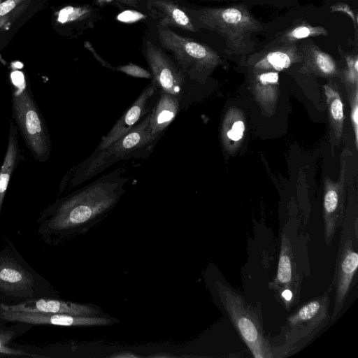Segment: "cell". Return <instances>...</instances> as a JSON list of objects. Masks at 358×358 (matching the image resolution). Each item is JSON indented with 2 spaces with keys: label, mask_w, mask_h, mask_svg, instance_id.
<instances>
[{
  "label": "cell",
  "mask_w": 358,
  "mask_h": 358,
  "mask_svg": "<svg viewBox=\"0 0 358 358\" xmlns=\"http://www.w3.org/2000/svg\"><path fill=\"white\" fill-rule=\"evenodd\" d=\"M332 282L334 303L331 319L335 320L354 285L358 266V219L345 211Z\"/></svg>",
  "instance_id": "7"
},
{
  "label": "cell",
  "mask_w": 358,
  "mask_h": 358,
  "mask_svg": "<svg viewBox=\"0 0 358 358\" xmlns=\"http://www.w3.org/2000/svg\"><path fill=\"white\" fill-rule=\"evenodd\" d=\"M19 148L15 128L10 127L6 153L0 169V214L8 185L17 161Z\"/></svg>",
  "instance_id": "20"
},
{
  "label": "cell",
  "mask_w": 358,
  "mask_h": 358,
  "mask_svg": "<svg viewBox=\"0 0 358 358\" xmlns=\"http://www.w3.org/2000/svg\"><path fill=\"white\" fill-rule=\"evenodd\" d=\"M0 319L30 324L62 327H101L119 322L117 318L106 314L96 316H85L62 313L16 312L3 310L1 308Z\"/></svg>",
  "instance_id": "10"
},
{
  "label": "cell",
  "mask_w": 358,
  "mask_h": 358,
  "mask_svg": "<svg viewBox=\"0 0 358 358\" xmlns=\"http://www.w3.org/2000/svg\"><path fill=\"white\" fill-rule=\"evenodd\" d=\"M85 46L93 54L94 57L103 66L113 70V66L110 65L106 61H104L95 51L92 45L89 43L86 42Z\"/></svg>",
  "instance_id": "31"
},
{
  "label": "cell",
  "mask_w": 358,
  "mask_h": 358,
  "mask_svg": "<svg viewBox=\"0 0 358 358\" xmlns=\"http://www.w3.org/2000/svg\"><path fill=\"white\" fill-rule=\"evenodd\" d=\"M157 90V87L153 82L147 85L112 129L102 138L94 152L107 148L137 124L149 113V106Z\"/></svg>",
  "instance_id": "13"
},
{
  "label": "cell",
  "mask_w": 358,
  "mask_h": 358,
  "mask_svg": "<svg viewBox=\"0 0 358 358\" xmlns=\"http://www.w3.org/2000/svg\"><path fill=\"white\" fill-rule=\"evenodd\" d=\"M324 89L329 114L330 123L333 130L334 131L336 137L338 138L342 135L343 128V103L340 94L331 85H325L324 86Z\"/></svg>",
  "instance_id": "21"
},
{
  "label": "cell",
  "mask_w": 358,
  "mask_h": 358,
  "mask_svg": "<svg viewBox=\"0 0 358 358\" xmlns=\"http://www.w3.org/2000/svg\"><path fill=\"white\" fill-rule=\"evenodd\" d=\"M213 287L221 307L252 355L255 358L284 357L278 346L266 337L257 307L248 303L224 280H215Z\"/></svg>",
  "instance_id": "3"
},
{
  "label": "cell",
  "mask_w": 358,
  "mask_h": 358,
  "mask_svg": "<svg viewBox=\"0 0 358 358\" xmlns=\"http://www.w3.org/2000/svg\"><path fill=\"white\" fill-rule=\"evenodd\" d=\"M0 308L16 312L62 313L75 315L96 316L106 315L100 307L53 299H30L15 305L1 304Z\"/></svg>",
  "instance_id": "14"
},
{
  "label": "cell",
  "mask_w": 358,
  "mask_h": 358,
  "mask_svg": "<svg viewBox=\"0 0 358 358\" xmlns=\"http://www.w3.org/2000/svg\"><path fill=\"white\" fill-rule=\"evenodd\" d=\"M13 107L29 149L36 158L44 160L49 152L47 133L33 100L24 87L13 92Z\"/></svg>",
  "instance_id": "9"
},
{
  "label": "cell",
  "mask_w": 358,
  "mask_h": 358,
  "mask_svg": "<svg viewBox=\"0 0 358 358\" xmlns=\"http://www.w3.org/2000/svg\"><path fill=\"white\" fill-rule=\"evenodd\" d=\"M332 290L329 285L324 293L301 305L285 319L280 327V343L275 344L284 357L300 350L327 326L331 319Z\"/></svg>",
  "instance_id": "5"
},
{
  "label": "cell",
  "mask_w": 358,
  "mask_h": 358,
  "mask_svg": "<svg viewBox=\"0 0 358 358\" xmlns=\"http://www.w3.org/2000/svg\"><path fill=\"white\" fill-rule=\"evenodd\" d=\"M348 150L342 155V169L338 182L325 181L323 200L324 238L326 245L330 246L334 237L341 227L345 215L344 171L345 159Z\"/></svg>",
  "instance_id": "12"
},
{
  "label": "cell",
  "mask_w": 358,
  "mask_h": 358,
  "mask_svg": "<svg viewBox=\"0 0 358 358\" xmlns=\"http://www.w3.org/2000/svg\"><path fill=\"white\" fill-rule=\"evenodd\" d=\"M252 81L254 89L256 90L258 97L264 94V97L271 95L274 99V92L279 85V74L278 71L254 72Z\"/></svg>",
  "instance_id": "23"
},
{
  "label": "cell",
  "mask_w": 358,
  "mask_h": 358,
  "mask_svg": "<svg viewBox=\"0 0 358 358\" xmlns=\"http://www.w3.org/2000/svg\"><path fill=\"white\" fill-rule=\"evenodd\" d=\"M117 169L64 198L45 224L50 234L69 236L83 234L108 215L126 192L129 180Z\"/></svg>",
  "instance_id": "1"
},
{
  "label": "cell",
  "mask_w": 358,
  "mask_h": 358,
  "mask_svg": "<svg viewBox=\"0 0 358 358\" xmlns=\"http://www.w3.org/2000/svg\"><path fill=\"white\" fill-rule=\"evenodd\" d=\"M15 6L13 0H7L0 4V15H3L10 11Z\"/></svg>",
  "instance_id": "32"
},
{
  "label": "cell",
  "mask_w": 358,
  "mask_h": 358,
  "mask_svg": "<svg viewBox=\"0 0 358 358\" xmlns=\"http://www.w3.org/2000/svg\"><path fill=\"white\" fill-rule=\"evenodd\" d=\"M344 58L346 66L343 70V79L346 89L351 92L357 89L358 85V57L357 55L347 54Z\"/></svg>",
  "instance_id": "24"
},
{
  "label": "cell",
  "mask_w": 358,
  "mask_h": 358,
  "mask_svg": "<svg viewBox=\"0 0 358 358\" xmlns=\"http://www.w3.org/2000/svg\"><path fill=\"white\" fill-rule=\"evenodd\" d=\"M145 57L157 89L161 92L181 98L185 81L182 71L150 41L146 42Z\"/></svg>",
  "instance_id": "11"
},
{
  "label": "cell",
  "mask_w": 358,
  "mask_h": 358,
  "mask_svg": "<svg viewBox=\"0 0 358 358\" xmlns=\"http://www.w3.org/2000/svg\"><path fill=\"white\" fill-rule=\"evenodd\" d=\"M350 102V117L355 134V146L358 148V89L349 92Z\"/></svg>",
  "instance_id": "27"
},
{
  "label": "cell",
  "mask_w": 358,
  "mask_h": 358,
  "mask_svg": "<svg viewBox=\"0 0 358 358\" xmlns=\"http://www.w3.org/2000/svg\"><path fill=\"white\" fill-rule=\"evenodd\" d=\"M301 49L296 43H278L268 50L252 55L248 59L254 72L280 71L301 62Z\"/></svg>",
  "instance_id": "15"
},
{
  "label": "cell",
  "mask_w": 358,
  "mask_h": 358,
  "mask_svg": "<svg viewBox=\"0 0 358 358\" xmlns=\"http://www.w3.org/2000/svg\"><path fill=\"white\" fill-rule=\"evenodd\" d=\"M92 14V8L88 6H67L60 10L58 20L64 23L69 21L86 19Z\"/></svg>",
  "instance_id": "25"
},
{
  "label": "cell",
  "mask_w": 358,
  "mask_h": 358,
  "mask_svg": "<svg viewBox=\"0 0 358 358\" xmlns=\"http://www.w3.org/2000/svg\"><path fill=\"white\" fill-rule=\"evenodd\" d=\"M331 12H340L348 15L353 22L356 34L357 33V15L350 6L345 3H336L331 6Z\"/></svg>",
  "instance_id": "30"
},
{
  "label": "cell",
  "mask_w": 358,
  "mask_h": 358,
  "mask_svg": "<svg viewBox=\"0 0 358 358\" xmlns=\"http://www.w3.org/2000/svg\"><path fill=\"white\" fill-rule=\"evenodd\" d=\"M180 99L179 97L161 92L156 104L150 110L148 128L153 145L177 116Z\"/></svg>",
  "instance_id": "17"
},
{
  "label": "cell",
  "mask_w": 358,
  "mask_h": 358,
  "mask_svg": "<svg viewBox=\"0 0 358 358\" xmlns=\"http://www.w3.org/2000/svg\"><path fill=\"white\" fill-rule=\"evenodd\" d=\"M34 285V278L14 259H0V290L12 294H27Z\"/></svg>",
  "instance_id": "16"
},
{
  "label": "cell",
  "mask_w": 358,
  "mask_h": 358,
  "mask_svg": "<svg viewBox=\"0 0 358 358\" xmlns=\"http://www.w3.org/2000/svg\"><path fill=\"white\" fill-rule=\"evenodd\" d=\"M327 30L321 26H312L306 21L294 23L289 29L283 31L276 39L278 43H296L299 40L327 36Z\"/></svg>",
  "instance_id": "22"
},
{
  "label": "cell",
  "mask_w": 358,
  "mask_h": 358,
  "mask_svg": "<svg viewBox=\"0 0 358 358\" xmlns=\"http://www.w3.org/2000/svg\"><path fill=\"white\" fill-rule=\"evenodd\" d=\"M113 0H96V3L99 5H103L106 3L111 2Z\"/></svg>",
  "instance_id": "34"
},
{
  "label": "cell",
  "mask_w": 358,
  "mask_h": 358,
  "mask_svg": "<svg viewBox=\"0 0 358 358\" xmlns=\"http://www.w3.org/2000/svg\"><path fill=\"white\" fill-rule=\"evenodd\" d=\"M119 2L130 6H136L139 0H117Z\"/></svg>",
  "instance_id": "33"
},
{
  "label": "cell",
  "mask_w": 358,
  "mask_h": 358,
  "mask_svg": "<svg viewBox=\"0 0 358 358\" xmlns=\"http://www.w3.org/2000/svg\"><path fill=\"white\" fill-rule=\"evenodd\" d=\"M158 35L162 45L173 53L182 72L192 79L200 80L221 63L218 54L208 45L169 29L159 30Z\"/></svg>",
  "instance_id": "8"
},
{
  "label": "cell",
  "mask_w": 358,
  "mask_h": 358,
  "mask_svg": "<svg viewBox=\"0 0 358 358\" xmlns=\"http://www.w3.org/2000/svg\"><path fill=\"white\" fill-rule=\"evenodd\" d=\"M199 20L222 36L227 50L236 55L250 51L255 46L252 36L264 29L244 5L205 8L199 12Z\"/></svg>",
  "instance_id": "6"
},
{
  "label": "cell",
  "mask_w": 358,
  "mask_h": 358,
  "mask_svg": "<svg viewBox=\"0 0 358 358\" xmlns=\"http://www.w3.org/2000/svg\"><path fill=\"white\" fill-rule=\"evenodd\" d=\"M113 71L122 72L128 76L139 78H151L152 75L146 69L134 64L129 63L113 68Z\"/></svg>",
  "instance_id": "28"
},
{
  "label": "cell",
  "mask_w": 358,
  "mask_h": 358,
  "mask_svg": "<svg viewBox=\"0 0 358 358\" xmlns=\"http://www.w3.org/2000/svg\"><path fill=\"white\" fill-rule=\"evenodd\" d=\"M245 129L243 121L237 120L232 123L229 129L226 130V136L231 141L238 142L243 138Z\"/></svg>",
  "instance_id": "29"
},
{
  "label": "cell",
  "mask_w": 358,
  "mask_h": 358,
  "mask_svg": "<svg viewBox=\"0 0 358 358\" xmlns=\"http://www.w3.org/2000/svg\"><path fill=\"white\" fill-rule=\"evenodd\" d=\"M148 125L149 113L109 146L99 152H93L76 169L73 179V185L91 179L121 160L149 155L155 145L151 141Z\"/></svg>",
  "instance_id": "4"
},
{
  "label": "cell",
  "mask_w": 358,
  "mask_h": 358,
  "mask_svg": "<svg viewBox=\"0 0 358 358\" xmlns=\"http://www.w3.org/2000/svg\"><path fill=\"white\" fill-rule=\"evenodd\" d=\"M297 220L289 219L282 227L275 275L269 282L279 303L289 310L299 302L302 282L310 274L308 240Z\"/></svg>",
  "instance_id": "2"
},
{
  "label": "cell",
  "mask_w": 358,
  "mask_h": 358,
  "mask_svg": "<svg viewBox=\"0 0 358 358\" xmlns=\"http://www.w3.org/2000/svg\"><path fill=\"white\" fill-rule=\"evenodd\" d=\"M14 336V332L11 330H7L0 328V353L13 355H27L31 357H41L36 355H30L23 351L10 348L8 346L10 341Z\"/></svg>",
  "instance_id": "26"
},
{
  "label": "cell",
  "mask_w": 358,
  "mask_h": 358,
  "mask_svg": "<svg viewBox=\"0 0 358 358\" xmlns=\"http://www.w3.org/2000/svg\"><path fill=\"white\" fill-rule=\"evenodd\" d=\"M301 49L303 55L301 71L303 73L326 77L338 75V69L336 61L314 43H306Z\"/></svg>",
  "instance_id": "19"
},
{
  "label": "cell",
  "mask_w": 358,
  "mask_h": 358,
  "mask_svg": "<svg viewBox=\"0 0 358 358\" xmlns=\"http://www.w3.org/2000/svg\"><path fill=\"white\" fill-rule=\"evenodd\" d=\"M148 8L162 27H176L195 32L196 29L188 15L169 0H148Z\"/></svg>",
  "instance_id": "18"
}]
</instances>
